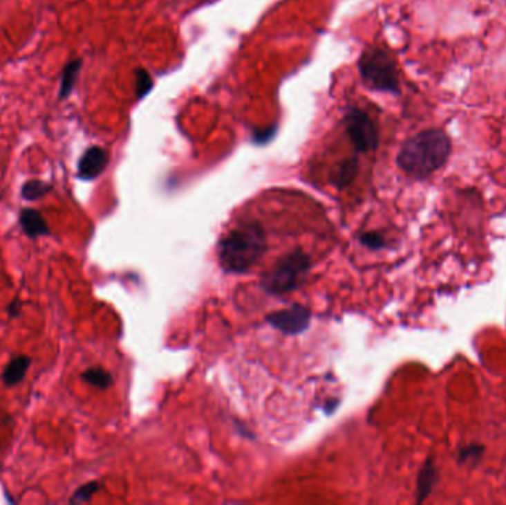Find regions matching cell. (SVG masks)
Wrapping results in <instances>:
<instances>
[{
  "mask_svg": "<svg viewBox=\"0 0 506 505\" xmlns=\"http://www.w3.org/2000/svg\"><path fill=\"white\" fill-rule=\"evenodd\" d=\"M357 172H358V160L355 157H353V159H346L336 166L335 174L332 176V183L339 188L346 187L348 184H351V181L357 176Z\"/></svg>",
  "mask_w": 506,
  "mask_h": 505,
  "instance_id": "cell-12",
  "label": "cell"
},
{
  "mask_svg": "<svg viewBox=\"0 0 506 505\" xmlns=\"http://www.w3.org/2000/svg\"><path fill=\"white\" fill-rule=\"evenodd\" d=\"M82 378L89 385L97 388H109L113 384V376L102 367H91L82 374Z\"/></svg>",
  "mask_w": 506,
  "mask_h": 505,
  "instance_id": "cell-14",
  "label": "cell"
},
{
  "mask_svg": "<svg viewBox=\"0 0 506 505\" xmlns=\"http://www.w3.org/2000/svg\"><path fill=\"white\" fill-rule=\"evenodd\" d=\"M83 66V61L80 58L71 59L70 62H67V66L62 70L61 75V85H59V91H58V98L59 100H67L73 89H75L77 79H79V73L80 68Z\"/></svg>",
  "mask_w": 506,
  "mask_h": 505,
  "instance_id": "cell-11",
  "label": "cell"
},
{
  "mask_svg": "<svg viewBox=\"0 0 506 505\" xmlns=\"http://www.w3.org/2000/svg\"><path fill=\"white\" fill-rule=\"evenodd\" d=\"M484 452H486V446L481 443H469L463 445L458 450V462L459 464H477L481 461Z\"/></svg>",
  "mask_w": 506,
  "mask_h": 505,
  "instance_id": "cell-13",
  "label": "cell"
},
{
  "mask_svg": "<svg viewBox=\"0 0 506 505\" xmlns=\"http://www.w3.org/2000/svg\"><path fill=\"white\" fill-rule=\"evenodd\" d=\"M19 310H21V304L18 300H15L12 304H9V307H8L9 318H17V315L19 314Z\"/></svg>",
  "mask_w": 506,
  "mask_h": 505,
  "instance_id": "cell-19",
  "label": "cell"
},
{
  "mask_svg": "<svg viewBox=\"0 0 506 505\" xmlns=\"http://www.w3.org/2000/svg\"><path fill=\"white\" fill-rule=\"evenodd\" d=\"M362 80L368 88L381 92H398V73L394 59L386 50L372 48L363 52L358 61Z\"/></svg>",
  "mask_w": 506,
  "mask_h": 505,
  "instance_id": "cell-4",
  "label": "cell"
},
{
  "mask_svg": "<svg viewBox=\"0 0 506 505\" xmlns=\"http://www.w3.org/2000/svg\"><path fill=\"white\" fill-rule=\"evenodd\" d=\"M31 365V359L26 354H21L14 357L12 360L8 363V366L5 367L3 371V383L8 387H14L17 384H19L21 381L24 380V376L28 371V367Z\"/></svg>",
  "mask_w": 506,
  "mask_h": 505,
  "instance_id": "cell-10",
  "label": "cell"
},
{
  "mask_svg": "<svg viewBox=\"0 0 506 505\" xmlns=\"http://www.w3.org/2000/svg\"><path fill=\"white\" fill-rule=\"evenodd\" d=\"M311 313L302 305H293L290 309H284L276 313H271L267 322L274 328L286 335H298L310 326Z\"/></svg>",
  "mask_w": 506,
  "mask_h": 505,
  "instance_id": "cell-6",
  "label": "cell"
},
{
  "mask_svg": "<svg viewBox=\"0 0 506 505\" xmlns=\"http://www.w3.org/2000/svg\"><path fill=\"white\" fill-rule=\"evenodd\" d=\"M265 249V231L259 224L238 226L221 239L218 245L219 264L225 271L243 273L256 264Z\"/></svg>",
  "mask_w": 506,
  "mask_h": 505,
  "instance_id": "cell-2",
  "label": "cell"
},
{
  "mask_svg": "<svg viewBox=\"0 0 506 505\" xmlns=\"http://www.w3.org/2000/svg\"><path fill=\"white\" fill-rule=\"evenodd\" d=\"M360 240L364 246L371 248L373 250L382 249L385 246V237L381 233H376V231H368V233H364Z\"/></svg>",
  "mask_w": 506,
  "mask_h": 505,
  "instance_id": "cell-18",
  "label": "cell"
},
{
  "mask_svg": "<svg viewBox=\"0 0 506 505\" xmlns=\"http://www.w3.org/2000/svg\"><path fill=\"white\" fill-rule=\"evenodd\" d=\"M345 132L348 140L358 153L373 152L377 147V126L367 111L351 107L344 116Z\"/></svg>",
  "mask_w": 506,
  "mask_h": 505,
  "instance_id": "cell-5",
  "label": "cell"
},
{
  "mask_svg": "<svg viewBox=\"0 0 506 505\" xmlns=\"http://www.w3.org/2000/svg\"><path fill=\"white\" fill-rule=\"evenodd\" d=\"M110 156L100 145H92L83 153L77 165V176L83 181H92L98 178L107 167Z\"/></svg>",
  "mask_w": 506,
  "mask_h": 505,
  "instance_id": "cell-7",
  "label": "cell"
},
{
  "mask_svg": "<svg viewBox=\"0 0 506 505\" xmlns=\"http://www.w3.org/2000/svg\"><path fill=\"white\" fill-rule=\"evenodd\" d=\"M311 267V261L302 250H293L286 257H283L274 268L267 273L262 279V288L274 295L293 292L301 288L307 279Z\"/></svg>",
  "mask_w": 506,
  "mask_h": 505,
  "instance_id": "cell-3",
  "label": "cell"
},
{
  "mask_svg": "<svg viewBox=\"0 0 506 505\" xmlns=\"http://www.w3.org/2000/svg\"><path fill=\"white\" fill-rule=\"evenodd\" d=\"M151 89H153V79L150 76V73L142 70V68L136 70L135 71V91H136V97H138L141 100Z\"/></svg>",
  "mask_w": 506,
  "mask_h": 505,
  "instance_id": "cell-16",
  "label": "cell"
},
{
  "mask_svg": "<svg viewBox=\"0 0 506 505\" xmlns=\"http://www.w3.org/2000/svg\"><path fill=\"white\" fill-rule=\"evenodd\" d=\"M438 480V470L435 467V461L432 457H429L425 464L422 466L419 476H418V485H416V504H422L428 497L431 495L432 489H434L435 483Z\"/></svg>",
  "mask_w": 506,
  "mask_h": 505,
  "instance_id": "cell-8",
  "label": "cell"
},
{
  "mask_svg": "<svg viewBox=\"0 0 506 505\" xmlns=\"http://www.w3.org/2000/svg\"><path fill=\"white\" fill-rule=\"evenodd\" d=\"M450 154L449 136L437 129L420 132L407 140L397 156V165L407 175L425 178L438 171Z\"/></svg>",
  "mask_w": 506,
  "mask_h": 505,
  "instance_id": "cell-1",
  "label": "cell"
},
{
  "mask_svg": "<svg viewBox=\"0 0 506 505\" xmlns=\"http://www.w3.org/2000/svg\"><path fill=\"white\" fill-rule=\"evenodd\" d=\"M50 190H52V185L45 181L30 180V181H26L23 188H21V196H23L26 201H37V199L44 197Z\"/></svg>",
  "mask_w": 506,
  "mask_h": 505,
  "instance_id": "cell-15",
  "label": "cell"
},
{
  "mask_svg": "<svg viewBox=\"0 0 506 505\" xmlns=\"http://www.w3.org/2000/svg\"><path fill=\"white\" fill-rule=\"evenodd\" d=\"M19 224L28 237H40L49 235V226L36 209H23L19 215Z\"/></svg>",
  "mask_w": 506,
  "mask_h": 505,
  "instance_id": "cell-9",
  "label": "cell"
},
{
  "mask_svg": "<svg viewBox=\"0 0 506 505\" xmlns=\"http://www.w3.org/2000/svg\"><path fill=\"white\" fill-rule=\"evenodd\" d=\"M101 489V485L98 481H89L86 485L80 486L73 497L70 498L71 504H83V502H89L92 499V497Z\"/></svg>",
  "mask_w": 506,
  "mask_h": 505,
  "instance_id": "cell-17",
  "label": "cell"
}]
</instances>
